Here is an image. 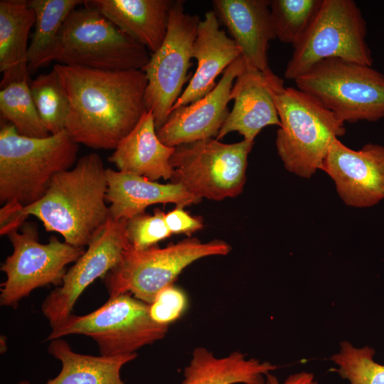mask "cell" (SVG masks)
<instances>
[{"label":"cell","mask_w":384,"mask_h":384,"mask_svg":"<svg viewBox=\"0 0 384 384\" xmlns=\"http://www.w3.org/2000/svg\"><path fill=\"white\" fill-rule=\"evenodd\" d=\"M69 102L65 130L77 144L115 149L146 110L142 70H103L55 64Z\"/></svg>","instance_id":"obj_1"},{"label":"cell","mask_w":384,"mask_h":384,"mask_svg":"<svg viewBox=\"0 0 384 384\" xmlns=\"http://www.w3.org/2000/svg\"><path fill=\"white\" fill-rule=\"evenodd\" d=\"M107 186V169L97 154L90 153L55 175L45 195L32 205L19 207L17 215L23 220L33 215L46 231L60 234L73 246L85 247L110 218Z\"/></svg>","instance_id":"obj_2"},{"label":"cell","mask_w":384,"mask_h":384,"mask_svg":"<svg viewBox=\"0 0 384 384\" xmlns=\"http://www.w3.org/2000/svg\"><path fill=\"white\" fill-rule=\"evenodd\" d=\"M270 87L281 123L278 155L287 171L310 178L321 169L334 141L345 134L344 122L309 94L284 87L272 71Z\"/></svg>","instance_id":"obj_3"},{"label":"cell","mask_w":384,"mask_h":384,"mask_svg":"<svg viewBox=\"0 0 384 384\" xmlns=\"http://www.w3.org/2000/svg\"><path fill=\"white\" fill-rule=\"evenodd\" d=\"M78 144L65 130L44 138L19 134L12 124L0 129V202L23 207L39 201L53 178L77 162Z\"/></svg>","instance_id":"obj_4"},{"label":"cell","mask_w":384,"mask_h":384,"mask_svg":"<svg viewBox=\"0 0 384 384\" xmlns=\"http://www.w3.org/2000/svg\"><path fill=\"white\" fill-rule=\"evenodd\" d=\"M74 9L60 31L52 61L103 70H142L148 50L121 31L88 1Z\"/></svg>","instance_id":"obj_5"},{"label":"cell","mask_w":384,"mask_h":384,"mask_svg":"<svg viewBox=\"0 0 384 384\" xmlns=\"http://www.w3.org/2000/svg\"><path fill=\"white\" fill-rule=\"evenodd\" d=\"M230 250L223 240L202 242L193 238L162 248L137 250L129 246L119 263L103 277L104 284L110 297L129 294L150 304L189 265L203 257L226 255Z\"/></svg>","instance_id":"obj_6"},{"label":"cell","mask_w":384,"mask_h":384,"mask_svg":"<svg viewBox=\"0 0 384 384\" xmlns=\"http://www.w3.org/2000/svg\"><path fill=\"white\" fill-rule=\"evenodd\" d=\"M294 82L343 122L384 118V75L371 66L327 58Z\"/></svg>","instance_id":"obj_7"},{"label":"cell","mask_w":384,"mask_h":384,"mask_svg":"<svg viewBox=\"0 0 384 384\" xmlns=\"http://www.w3.org/2000/svg\"><path fill=\"white\" fill-rule=\"evenodd\" d=\"M149 307V304L129 294L110 297L105 304L87 314H70L52 328L46 340L81 334L96 342L100 356L137 353L143 346L164 338L169 330V326L151 319Z\"/></svg>","instance_id":"obj_8"},{"label":"cell","mask_w":384,"mask_h":384,"mask_svg":"<svg viewBox=\"0 0 384 384\" xmlns=\"http://www.w3.org/2000/svg\"><path fill=\"white\" fill-rule=\"evenodd\" d=\"M366 22L353 0H323L311 26L294 46L284 78L295 80L319 62L341 58L372 66Z\"/></svg>","instance_id":"obj_9"},{"label":"cell","mask_w":384,"mask_h":384,"mask_svg":"<svg viewBox=\"0 0 384 384\" xmlns=\"http://www.w3.org/2000/svg\"><path fill=\"white\" fill-rule=\"evenodd\" d=\"M253 145L254 142L245 139L225 144L216 138L178 145L170 159L171 181L201 200L234 198L242 192Z\"/></svg>","instance_id":"obj_10"},{"label":"cell","mask_w":384,"mask_h":384,"mask_svg":"<svg viewBox=\"0 0 384 384\" xmlns=\"http://www.w3.org/2000/svg\"><path fill=\"white\" fill-rule=\"evenodd\" d=\"M7 235L13 252L1 266L6 279L1 284L0 304L14 309L36 288L60 286L67 265L75 262L85 251V247L61 242L55 236L48 243H41L32 223L25 224L21 233L16 230Z\"/></svg>","instance_id":"obj_11"},{"label":"cell","mask_w":384,"mask_h":384,"mask_svg":"<svg viewBox=\"0 0 384 384\" xmlns=\"http://www.w3.org/2000/svg\"><path fill=\"white\" fill-rule=\"evenodd\" d=\"M201 19L184 10V1H174L166 37L142 70L147 80L146 110L153 113L156 130L166 121L183 92L192 65V48Z\"/></svg>","instance_id":"obj_12"},{"label":"cell","mask_w":384,"mask_h":384,"mask_svg":"<svg viewBox=\"0 0 384 384\" xmlns=\"http://www.w3.org/2000/svg\"><path fill=\"white\" fill-rule=\"evenodd\" d=\"M126 220L111 217L94 235L85 252L67 271L63 283L50 292L41 311L51 328L70 314L84 290L97 278L102 277L120 261L130 245L126 232Z\"/></svg>","instance_id":"obj_13"},{"label":"cell","mask_w":384,"mask_h":384,"mask_svg":"<svg viewBox=\"0 0 384 384\" xmlns=\"http://www.w3.org/2000/svg\"><path fill=\"white\" fill-rule=\"evenodd\" d=\"M320 169L348 206L367 208L384 199V146L370 143L353 150L336 139Z\"/></svg>","instance_id":"obj_14"},{"label":"cell","mask_w":384,"mask_h":384,"mask_svg":"<svg viewBox=\"0 0 384 384\" xmlns=\"http://www.w3.org/2000/svg\"><path fill=\"white\" fill-rule=\"evenodd\" d=\"M245 65L242 56L223 72L216 86L199 100L171 111L165 123L156 130L168 146L217 137L230 111L228 107L234 82Z\"/></svg>","instance_id":"obj_15"},{"label":"cell","mask_w":384,"mask_h":384,"mask_svg":"<svg viewBox=\"0 0 384 384\" xmlns=\"http://www.w3.org/2000/svg\"><path fill=\"white\" fill-rule=\"evenodd\" d=\"M269 0H214V11L228 28L247 68L268 70L267 50L275 39Z\"/></svg>","instance_id":"obj_16"},{"label":"cell","mask_w":384,"mask_h":384,"mask_svg":"<svg viewBox=\"0 0 384 384\" xmlns=\"http://www.w3.org/2000/svg\"><path fill=\"white\" fill-rule=\"evenodd\" d=\"M271 71L270 68L262 72L245 67L231 89L230 99L234 105L217 139L238 132L244 139L254 142L264 127L281 126L270 87Z\"/></svg>","instance_id":"obj_17"},{"label":"cell","mask_w":384,"mask_h":384,"mask_svg":"<svg viewBox=\"0 0 384 384\" xmlns=\"http://www.w3.org/2000/svg\"><path fill=\"white\" fill-rule=\"evenodd\" d=\"M240 56L233 39L220 28L215 11L206 12L199 22L193 44L192 58L197 61L196 70L171 110L193 103L209 93L217 85V77Z\"/></svg>","instance_id":"obj_18"},{"label":"cell","mask_w":384,"mask_h":384,"mask_svg":"<svg viewBox=\"0 0 384 384\" xmlns=\"http://www.w3.org/2000/svg\"><path fill=\"white\" fill-rule=\"evenodd\" d=\"M106 201L110 203V217L129 220L145 213L157 203H175L185 207L201 202L179 183H160L136 174L107 169Z\"/></svg>","instance_id":"obj_19"},{"label":"cell","mask_w":384,"mask_h":384,"mask_svg":"<svg viewBox=\"0 0 384 384\" xmlns=\"http://www.w3.org/2000/svg\"><path fill=\"white\" fill-rule=\"evenodd\" d=\"M175 147L163 144L156 134L153 113L146 110L134 129L117 144L108 157L117 171L156 181L171 179V157Z\"/></svg>","instance_id":"obj_20"},{"label":"cell","mask_w":384,"mask_h":384,"mask_svg":"<svg viewBox=\"0 0 384 384\" xmlns=\"http://www.w3.org/2000/svg\"><path fill=\"white\" fill-rule=\"evenodd\" d=\"M88 2L121 31L152 53L167 32L173 0H92Z\"/></svg>","instance_id":"obj_21"},{"label":"cell","mask_w":384,"mask_h":384,"mask_svg":"<svg viewBox=\"0 0 384 384\" xmlns=\"http://www.w3.org/2000/svg\"><path fill=\"white\" fill-rule=\"evenodd\" d=\"M36 21L29 1H0L1 88L29 80L28 38Z\"/></svg>","instance_id":"obj_22"},{"label":"cell","mask_w":384,"mask_h":384,"mask_svg":"<svg viewBox=\"0 0 384 384\" xmlns=\"http://www.w3.org/2000/svg\"><path fill=\"white\" fill-rule=\"evenodd\" d=\"M278 366L240 351L217 357L206 348L193 349L181 384H265V376Z\"/></svg>","instance_id":"obj_23"},{"label":"cell","mask_w":384,"mask_h":384,"mask_svg":"<svg viewBox=\"0 0 384 384\" xmlns=\"http://www.w3.org/2000/svg\"><path fill=\"white\" fill-rule=\"evenodd\" d=\"M48 352L61 362L62 368L44 384H124L121 368L137 357V353L114 356L78 353L61 338L50 341ZM18 384L32 383L21 380Z\"/></svg>","instance_id":"obj_24"},{"label":"cell","mask_w":384,"mask_h":384,"mask_svg":"<svg viewBox=\"0 0 384 384\" xmlns=\"http://www.w3.org/2000/svg\"><path fill=\"white\" fill-rule=\"evenodd\" d=\"M84 1L79 0H31L36 21L31 41L28 45L29 72L46 66L52 62L61 27L68 14Z\"/></svg>","instance_id":"obj_25"},{"label":"cell","mask_w":384,"mask_h":384,"mask_svg":"<svg viewBox=\"0 0 384 384\" xmlns=\"http://www.w3.org/2000/svg\"><path fill=\"white\" fill-rule=\"evenodd\" d=\"M29 82H13L1 89L0 112L22 136L44 138L50 136L33 100Z\"/></svg>","instance_id":"obj_26"},{"label":"cell","mask_w":384,"mask_h":384,"mask_svg":"<svg viewBox=\"0 0 384 384\" xmlns=\"http://www.w3.org/2000/svg\"><path fill=\"white\" fill-rule=\"evenodd\" d=\"M31 94L38 114L50 135L65 130L69 102L55 68L41 74L29 83Z\"/></svg>","instance_id":"obj_27"},{"label":"cell","mask_w":384,"mask_h":384,"mask_svg":"<svg viewBox=\"0 0 384 384\" xmlns=\"http://www.w3.org/2000/svg\"><path fill=\"white\" fill-rule=\"evenodd\" d=\"M323 0H272L270 4L276 38L297 44L315 19Z\"/></svg>","instance_id":"obj_28"},{"label":"cell","mask_w":384,"mask_h":384,"mask_svg":"<svg viewBox=\"0 0 384 384\" xmlns=\"http://www.w3.org/2000/svg\"><path fill=\"white\" fill-rule=\"evenodd\" d=\"M375 353L370 346L355 348L342 341L339 352L331 358L338 367L331 370L351 384H384V365L373 360Z\"/></svg>","instance_id":"obj_29"},{"label":"cell","mask_w":384,"mask_h":384,"mask_svg":"<svg viewBox=\"0 0 384 384\" xmlns=\"http://www.w3.org/2000/svg\"><path fill=\"white\" fill-rule=\"evenodd\" d=\"M165 213L156 209L153 214L143 213L127 220L126 232L131 247L141 250L156 245L172 234L168 228Z\"/></svg>","instance_id":"obj_30"},{"label":"cell","mask_w":384,"mask_h":384,"mask_svg":"<svg viewBox=\"0 0 384 384\" xmlns=\"http://www.w3.org/2000/svg\"><path fill=\"white\" fill-rule=\"evenodd\" d=\"M187 303L184 292L174 284L169 285L161 289L149 304V316L156 324L169 326L182 316Z\"/></svg>","instance_id":"obj_31"},{"label":"cell","mask_w":384,"mask_h":384,"mask_svg":"<svg viewBox=\"0 0 384 384\" xmlns=\"http://www.w3.org/2000/svg\"><path fill=\"white\" fill-rule=\"evenodd\" d=\"M183 208L176 206L174 210L165 213L164 218L171 234H186L190 236L202 229L203 223L201 218L191 215Z\"/></svg>","instance_id":"obj_32"},{"label":"cell","mask_w":384,"mask_h":384,"mask_svg":"<svg viewBox=\"0 0 384 384\" xmlns=\"http://www.w3.org/2000/svg\"><path fill=\"white\" fill-rule=\"evenodd\" d=\"M265 384H318L311 373L302 371L289 375L287 379L280 383L277 378L271 373L265 375Z\"/></svg>","instance_id":"obj_33"},{"label":"cell","mask_w":384,"mask_h":384,"mask_svg":"<svg viewBox=\"0 0 384 384\" xmlns=\"http://www.w3.org/2000/svg\"><path fill=\"white\" fill-rule=\"evenodd\" d=\"M1 343H3V345H1V353H4L7 348L6 344V338L2 336H1Z\"/></svg>","instance_id":"obj_34"}]
</instances>
